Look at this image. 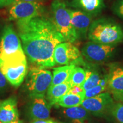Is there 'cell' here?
<instances>
[{
	"instance_id": "cell-16",
	"label": "cell",
	"mask_w": 123,
	"mask_h": 123,
	"mask_svg": "<svg viewBox=\"0 0 123 123\" xmlns=\"http://www.w3.org/2000/svg\"><path fill=\"white\" fill-rule=\"evenodd\" d=\"M71 86L68 81L50 87L46 92V99L51 105H55L58 100L69 91Z\"/></svg>"
},
{
	"instance_id": "cell-24",
	"label": "cell",
	"mask_w": 123,
	"mask_h": 123,
	"mask_svg": "<svg viewBox=\"0 0 123 123\" xmlns=\"http://www.w3.org/2000/svg\"><path fill=\"white\" fill-rule=\"evenodd\" d=\"M112 11L117 16L123 19V0H117L112 7Z\"/></svg>"
},
{
	"instance_id": "cell-1",
	"label": "cell",
	"mask_w": 123,
	"mask_h": 123,
	"mask_svg": "<svg viewBox=\"0 0 123 123\" xmlns=\"http://www.w3.org/2000/svg\"><path fill=\"white\" fill-rule=\"evenodd\" d=\"M17 25L23 50L29 61L40 68L56 65L55 48L65 39L52 21L39 16L17 21Z\"/></svg>"
},
{
	"instance_id": "cell-23",
	"label": "cell",
	"mask_w": 123,
	"mask_h": 123,
	"mask_svg": "<svg viewBox=\"0 0 123 123\" xmlns=\"http://www.w3.org/2000/svg\"><path fill=\"white\" fill-rule=\"evenodd\" d=\"M110 113L118 121V122L123 123V103H118L113 104Z\"/></svg>"
},
{
	"instance_id": "cell-2",
	"label": "cell",
	"mask_w": 123,
	"mask_h": 123,
	"mask_svg": "<svg viewBox=\"0 0 123 123\" xmlns=\"http://www.w3.org/2000/svg\"><path fill=\"white\" fill-rule=\"evenodd\" d=\"M87 36L90 41L114 46L123 42V29L111 19L99 18L92 21Z\"/></svg>"
},
{
	"instance_id": "cell-4",
	"label": "cell",
	"mask_w": 123,
	"mask_h": 123,
	"mask_svg": "<svg viewBox=\"0 0 123 123\" xmlns=\"http://www.w3.org/2000/svg\"><path fill=\"white\" fill-rule=\"evenodd\" d=\"M51 12L52 22L65 41L73 43L79 39L71 21L70 9L67 8L65 3L61 0H54L51 4Z\"/></svg>"
},
{
	"instance_id": "cell-9",
	"label": "cell",
	"mask_w": 123,
	"mask_h": 123,
	"mask_svg": "<svg viewBox=\"0 0 123 123\" xmlns=\"http://www.w3.org/2000/svg\"><path fill=\"white\" fill-rule=\"evenodd\" d=\"M13 4L9 10V18L17 21L39 17L43 10L42 6L38 2L19 1Z\"/></svg>"
},
{
	"instance_id": "cell-25",
	"label": "cell",
	"mask_w": 123,
	"mask_h": 123,
	"mask_svg": "<svg viewBox=\"0 0 123 123\" xmlns=\"http://www.w3.org/2000/svg\"><path fill=\"white\" fill-rule=\"evenodd\" d=\"M7 80L2 72L0 71V91L4 90L6 87Z\"/></svg>"
},
{
	"instance_id": "cell-14",
	"label": "cell",
	"mask_w": 123,
	"mask_h": 123,
	"mask_svg": "<svg viewBox=\"0 0 123 123\" xmlns=\"http://www.w3.org/2000/svg\"><path fill=\"white\" fill-rule=\"evenodd\" d=\"M108 86L115 99L123 100V68L112 70L108 78Z\"/></svg>"
},
{
	"instance_id": "cell-18",
	"label": "cell",
	"mask_w": 123,
	"mask_h": 123,
	"mask_svg": "<svg viewBox=\"0 0 123 123\" xmlns=\"http://www.w3.org/2000/svg\"><path fill=\"white\" fill-rule=\"evenodd\" d=\"M75 64L66 65L54 68L53 79L50 87L67 82L69 79L72 70L75 67Z\"/></svg>"
},
{
	"instance_id": "cell-10",
	"label": "cell",
	"mask_w": 123,
	"mask_h": 123,
	"mask_svg": "<svg viewBox=\"0 0 123 123\" xmlns=\"http://www.w3.org/2000/svg\"><path fill=\"white\" fill-rule=\"evenodd\" d=\"M81 53L72 43L64 42L58 44L54 52V59L56 64L61 66L75 64L80 58Z\"/></svg>"
},
{
	"instance_id": "cell-15",
	"label": "cell",
	"mask_w": 123,
	"mask_h": 123,
	"mask_svg": "<svg viewBox=\"0 0 123 123\" xmlns=\"http://www.w3.org/2000/svg\"><path fill=\"white\" fill-rule=\"evenodd\" d=\"M19 119L17 100L14 97L0 103V123H7Z\"/></svg>"
},
{
	"instance_id": "cell-8",
	"label": "cell",
	"mask_w": 123,
	"mask_h": 123,
	"mask_svg": "<svg viewBox=\"0 0 123 123\" xmlns=\"http://www.w3.org/2000/svg\"><path fill=\"white\" fill-rule=\"evenodd\" d=\"M115 51L114 46L89 41L83 47L81 54L91 62L101 63L110 59Z\"/></svg>"
},
{
	"instance_id": "cell-6",
	"label": "cell",
	"mask_w": 123,
	"mask_h": 123,
	"mask_svg": "<svg viewBox=\"0 0 123 123\" xmlns=\"http://www.w3.org/2000/svg\"><path fill=\"white\" fill-rule=\"evenodd\" d=\"M0 71L12 86L19 87L28 71L27 59L9 62H0Z\"/></svg>"
},
{
	"instance_id": "cell-26",
	"label": "cell",
	"mask_w": 123,
	"mask_h": 123,
	"mask_svg": "<svg viewBox=\"0 0 123 123\" xmlns=\"http://www.w3.org/2000/svg\"><path fill=\"white\" fill-rule=\"evenodd\" d=\"M68 92L74 94H83L84 90L81 86H73Z\"/></svg>"
},
{
	"instance_id": "cell-30",
	"label": "cell",
	"mask_w": 123,
	"mask_h": 123,
	"mask_svg": "<svg viewBox=\"0 0 123 123\" xmlns=\"http://www.w3.org/2000/svg\"><path fill=\"white\" fill-rule=\"evenodd\" d=\"M7 123H22V121L21 120H19V119H18V120H17L11 121V122H9Z\"/></svg>"
},
{
	"instance_id": "cell-11",
	"label": "cell",
	"mask_w": 123,
	"mask_h": 123,
	"mask_svg": "<svg viewBox=\"0 0 123 123\" xmlns=\"http://www.w3.org/2000/svg\"><path fill=\"white\" fill-rule=\"evenodd\" d=\"M51 106L45 97L33 98L29 105L27 114L32 121L47 120L50 117Z\"/></svg>"
},
{
	"instance_id": "cell-19",
	"label": "cell",
	"mask_w": 123,
	"mask_h": 123,
	"mask_svg": "<svg viewBox=\"0 0 123 123\" xmlns=\"http://www.w3.org/2000/svg\"><path fill=\"white\" fill-rule=\"evenodd\" d=\"M83 100V94H74L67 92L58 100L56 104L66 108L78 107L81 105Z\"/></svg>"
},
{
	"instance_id": "cell-31",
	"label": "cell",
	"mask_w": 123,
	"mask_h": 123,
	"mask_svg": "<svg viewBox=\"0 0 123 123\" xmlns=\"http://www.w3.org/2000/svg\"><path fill=\"white\" fill-rule=\"evenodd\" d=\"M19 0H15V2H18V1H19Z\"/></svg>"
},
{
	"instance_id": "cell-21",
	"label": "cell",
	"mask_w": 123,
	"mask_h": 123,
	"mask_svg": "<svg viewBox=\"0 0 123 123\" xmlns=\"http://www.w3.org/2000/svg\"><path fill=\"white\" fill-rule=\"evenodd\" d=\"M86 70L79 66H76L72 70L68 82L73 86H82L86 78Z\"/></svg>"
},
{
	"instance_id": "cell-5",
	"label": "cell",
	"mask_w": 123,
	"mask_h": 123,
	"mask_svg": "<svg viewBox=\"0 0 123 123\" xmlns=\"http://www.w3.org/2000/svg\"><path fill=\"white\" fill-rule=\"evenodd\" d=\"M52 79L53 74L50 71L38 67L30 68L26 79V87L31 99L45 97Z\"/></svg>"
},
{
	"instance_id": "cell-29",
	"label": "cell",
	"mask_w": 123,
	"mask_h": 123,
	"mask_svg": "<svg viewBox=\"0 0 123 123\" xmlns=\"http://www.w3.org/2000/svg\"><path fill=\"white\" fill-rule=\"evenodd\" d=\"M19 1H25V2H38L41 0H19Z\"/></svg>"
},
{
	"instance_id": "cell-3",
	"label": "cell",
	"mask_w": 123,
	"mask_h": 123,
	"mask_svg": "<svg viewBox=\"0 0 123 123\" xmlns=\"http://www.w3.org/2000/svg\"><path fill=\"white\" fill-rule=\"evenodd\" d=\"M27 59L19 37L12 25L3 30L0 41V62H15Z\"/></svg>"
},
{
	"instance_id": "cell-27",
	"label": "cell",
	"mask_w": 123,
	"mask_h": 123,
	"mask_svg": "<svg viewBox=\"0 0 123 123\" xmlns=\"http://www.w3.org/2000/svg\"><path fill=\"white\" fill-rule=\"evenodd\" d=\"M15 2V0H0V8L7 6Z\"/></svg>"
},
{
	"instance_id": "cell-20",
	"label": "cell",
	"mask_w": 123,
	"mask_h": 123,
	"mask_svg": "<svg viewBox=\"0 0 123 123\" xmlns=\"http://www.w3.org/2000/svg\"><path fill=\"white\" fill-rule=\"evenodd\" d=\"M86 73L85 80L81 86L84 91L93 88L101 83L100 75L96 71L86 70Z\"/></svg>"
},
{
	"instance_id": "cell-17",
	"label": "cell",
	"mask_w": 123,
	"mask_h": 123,
	"mask_svg": "<svg viewBox=\"0 0 123 123\" xmlns=\"http://www.w3.org/2000/svg\"><path fill=\"white\" fill-rule=\"evenodd\" d=\"M63 113L73 123H83L90 115V112L81 106L67 108L63 110Z\"/></svg>"
},
{
	"instance_id": "cell-12",
	"label": "cell",
	"mask_w": 123,
	"mask_h": 123,
	"mask_svg": "<svg viewBox=\"0 0 123 123\" xmlns=\"http://www.w3.org/2000/svg\"><path fill=\"white\" fill-rule=\"evenodd\" d=\"M71 21L79 37H86L88 34L93 17L88 14L79 10H71Z\"/></svg>"
},
{
	"instance_id": "cell-28",
	"label": "cell",
	"mask_w": 123,
	"mask_h": 123,
	"mask_svg": "<svg viewBox=\"0 0 123 123\" xmlns=\"http://www.w3.org/2000/svg\"><path fill=\"white\" fill-rule=\"evenodd\" d=\"M31 123H60L53 120H40L33 121Z\"/></svg>"
},
{
	"instance_id": "cell-7",
	"label": "cell",
	"mask_w": 123,
	"mask_h": 123,
	"mask_svg": "<svg viewBox=\"0 0 123 123\" xmlns=\"http://www.w3.org/2000/svg\"><path fill=\"white\" fill-rule=\"evenodd\" d=\"M114 104V101L110 93L105 92L84 99L80 106L95 116H103L108 113H110Z\"/></svg>"
},
{
	"instance_id": "cell-13",
	"label": "cell",
	"mask_w": 123,
	"mask_h": 123,
	"mask_svg": "<svg viewBox=\"0 0 123 123\" xmlns=\"http://www.w3.org/2000/svg\"><path fill=\"white\" fill-rule=\"evenodd\" d=\"M71 5L93 18L99 15L105 7L103 0H73Z\"/></svg>"
},
{
	"instance_id": "cell-22",
	"label": "cell",
	"mask_w": 123,
	"mask_h": 123,
	"mask_svg": "<svg viewBox=\"0 0 123 123\" xmlns=\"http://www.w3.org/2000/svg\"><path fill=\"white\" fill-rule=\"evenodd\" d=\"M106 88H107V86H103L100 84L93 88L84 91L83 93V99H88V98L96 96L104 91Z\"/></svg>"
}]
</instances>
